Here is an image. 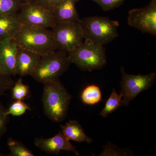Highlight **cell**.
<instances>
[{
	"instance_id": "1",
	"label": "cell",
	"mask_w": 156,
	"mask_h": 156,
	"mask_svg": "<svg viewBox=\"0 0 156 156\" xmlns=\"http://www.w3.org/2000/svg\"><path fill=\"white\" fill-rule=\"evenodd\" d=\"M44 85L42 102L45 115L53 122L64 121L67 116L72 96L59 78Z\"/></svg>"
},
{
	"instance_id": "2",
	"label": "cell",
	"mask_w": 156,
	"mask_h": 156,
	"mask_svg": "<svg viewBox=\"0 0 156 156\" xmlns=\"http://www.w3.org/2000/svg\"><path fill=\"white\" fill-rule=\"evenodd\" d=\"M48 29L20 25L12 40L18 47L44 56L57 50L52 30Z\"/></svg>"
},
{
	"instance_id": "3",
	"label": "cell",
	"mask_w": 156,
	"mask_h": 156,
	"mask_svg": "<svg viewBox=\"0 0 156 156\" xmlns=\"http://www.w3.org/2000/svg\"><path fill=\"white\" fill-rule=\"evenodd\" d=\"M79 23L83 30L85 41L104 46L119 37V22L108 17H84L80 19Z\"/></svg>"
},
{
	"instance_id": "4",
	"label": "cell",
	"mask_w": 156,
	"mask_h": 156,
	"mask_svg": "<svg viewBox=\"0 0 156 156\" xmlns=\"http://www.w3.org/2000/svg\"><path fill=\"white\" fill-rule=\"evenodd\" d=\"M71 64L67 53L56 50L41 56L30 76L37 82L45 83L59 78L67 71Z\"/></svg>"
},
{
	"instance_id": "5",
	"label": "cell",
	"mask_w": 156,
	"mask_h": 156,
	"mask_svg": "<svg viewBox=\"0 0 156 156\" xmlns=\"http://www.w3.org/2000/svg\"><path fill=\"white\" fill-rule=\"evenodd\" d=\"M68 55L71 63L84 71L101 69L106 64L104 47L94 43L84 41Z\"/></svg>"
},
{
	"instance_id": "6",
	"label": "cell",
	"mask_w": 156,
	"mask_h": 156,
	"mask_svg": "<svg viewBox=\"0 0 156 156\" xmlns=\"http://www.w3.org/2000/svg\"><path fill=\"white\" fill-rule=\"evenodd\" d=\"M52 32L56 50L67 53L84 42L83 34L79 22L56 23Z\"/></svg>"
},
{
	"instance_id": "7",
	"label": "cell",
	"mask_w": 156,
	"mask_h": 156,
	"mask_svg": "<svg viewBox=\"0 0 156 156\" xmlns=\"http://www.w3.org/2000/svg\"><path fill=\"white\" fill-rule=\"evenodd\" d=\"M120 71L122 74L120 94L122 96V106H127L138 94L149 89L155 80L154 72L145 75L129 74L123 67Z\"/></svg>"
},
{
	"instance_id": "8",
	"label": "cell",
	"mask_w": 156,
	"mask_h": 156,
	"mask_svg": "<svg viewBox=\"0 0 156 156\" xmlns=\"http://www.w3.org/2000/svg\"><path fill=\"white\" fill-rule=\"evenodd\" d=\"M17 15L22 25L52 29L56 23L51 11L34 2L23 3Z\"/></svg>"
},
{
	"instance_id": "9",
	"label": "cell",
	"mask_w": 156,
	"mask_h": 156,
	"mask_svg": "<svg viewBox=\"0 0 156 156\" xmlns=\"http://www.w3.org/2000/svg\"><path fill=\"white\" fill-rule=\"evenodd\" d=\"M128 24L143 33L156 36V0H151L148 5L128 12Z\"/></svg>"
},
{
	"instance_id": "10",
	"label": "cell",
	"mask_w": 156,
	"mask_h": 156,
	"mask_svg": "<svg viewBox=\"0 0 156 156\" xmlns=\"http://www.w3.org/2000/svg\"><path fill=\"white\" fill-rule=\"evenodd\" d=\"M34 144L38 148L51 154L58 155L61 151H66L72 152L76 155H79L76 147L71 144L61 131L50 138H35Z\"/></svg>"
},
{
	"instance_id": "11",
	"label": "cell",
	"mask_w": 156,
	"mask_h": 156,
	"mask_svg": "<svg viewBox=\"0 0 156 156\" xmlns=\"http://www.w3.org/2000/svg\"><path fill=\"white\" fill-rule=\"evenodd\" d=\"M17 45L12 39L1 42L0 48V73L9 76L17 75L16 54Z\"/></svg>"
},
{
	"instance_id": "12",
	"label": "cell",
	"mask_w": 156,
	"mask_h": 156,
	"mask_svg": "<svg viewBox=\"0 0 156 156\" xmlns=\"http://www.w3.org/2000/svg\"><path fill=\"white\" fill-rule=\"evenodd\" d=\"M41 56L37 53L17 46L16 61L17 75L21 76L31 75L36 68Z\"/></svg>"
},
{
	"instance_id": "13",
	"label": "cell",
	"mask_w": 156,
	"mask_h": 156,
	"mask_svg": "<svg viewBox=\"0 0 156 156\" xmlns=\"http://www.w3.org/2000/svg\"><path fill=\"white\" fill-rule=\"evenodd\" d=\"M76 0H64L52 11L56 23H75L80 21L76 9Z\"/></svg>"
},
{
	"instance_id": "14",
	"label": "cell",
	"mask_w": 156,
	"mask_h": 156,
	"mask_svg": "<svg viewBox=\"0 0 156 156\" xmlns=\"http://www.w3.org/2000/svg\"><path fill=\"white\" fill-rule=\"evenodd\" d=\"M61 128L62 133L69 140L88 144L93 141V140L86 134L83 128L78 121L69 120L65 125H62Z\"/></svg>"
},
{
	"instance_id": "15",
	"label": "cell",
	"mask_w": 156,
	"mask_h": 156,
	"mask_svg": "<svg viewBox=\"0 0 156 156\" xmlns=\"http://www.w3.org/2000/svg\"><path fill=\"white\" fill-rule=\"evenodd\" d=\"M20 25L17 14L0 16V42L13 39Z\"/></svg>"
},
{
	"instance_id": "16",
	"label": "cell",
	"mask_w": 156,
	"mask_h": 156,
	"mask_svg": "<svg viewBox=\"0 0 156 156\" xmlns=\"http://www.w3.org/2000/svg\"><path fill=\"white\" fill-rule=\"evenodd\" d=\"M102 98L100 87L96 85H90L85 88L81 93V99L85 104L95 105L99 103Z\"/></svg>"
},
{
	"instance_id": "17",
	"label": "cell",
	"mask_w": 156,
	"mask_h": 156,
	"mask_svg": "<svg viewBox=\"0 0 156 156\" xmlns=\"http://www.w3.org/2000/svg\"><path fill=\"white\" fill-rule=\"evenodd\" d=\"M121 106H122V96L117 93L114 88L99 115L103 118L107 117Z\"/></svg>"
},
{
	"instance_id": "18",
	"label": "cell",
	"mask_w": 156,
	"mask_h": 156,
	"mask_svg": "<svg viewBox=\"0 0 156 156\" xmlns=\"http://www.w3.org/2000/svg\"><path fill=\"white\" fill-rule=\"evenodd\" d=\"M7 145L10 150L8 156H34V154L22 143L12 138H9Z\"/></svg>"
},
{
	"instance_id": "19",
	"label": "cell",
	"mask_w": 156,
	"mask_h": 156,
	"mask_svg": "<svg viewBox=\"0 0 156 156\" xmlns=\"http://www.w3.org/2000/svg\"><path fill=\"white\" fill-rule=\"evenodd\" d=\"M23 4L20 0H0V16L17 14Z\"/></svg>"
},
{
	"instance_id": "20",
	"label": "cell",
	"mask_w": 156,
	"mask_h": 156,
	"mask_svg": "<svg viewBox=\"0 0 156 156\" xmlns=\"http://www.w3.org/2000/svg\"><path fill=\"white\" fill-rule=\"evenodd\" d=\"M11 89L12 98L16 100H23L25 99L29 92V87L23 83L21 78L15 82Z\"/></svg>"
},
{
	"instance_id": "21",
	"label": "cell",
	"mask_w": 156,
	"mask_h": 156,
	"mask_svg": "<svg viewBox=\"0 0 156 156\" xmlns=\"http://www.w3.org/2000/svg\"><path fill=\"white\" fill-rule=\"evenodd\" d=\"M30 108L28 105L23 100H16L6 110V113L8 115L13 116H20L25 113L27 110H30Z\"/></svg>"
},
{
	"instance_id": "22",
	"label": "cell",
	"mask_w": 156,
	"mask_h": 156,
	"mask_svg": "<svg viewBox=\"0 0 156 156\" xmlns=\"http://www.w3.org/2000/svg\"><path fill=\"white\" fill-rule=\"evenodd\" d=\"M131 154L129 151L120 149L110 143H108L104 146L102 153L98 156H130Z\"/></svg>"
},
{
	"instance_id": "23",
	"label": "cell",
	"mask_w": 156,
	"mask_h": 156,
	"mask_svg": "<svg viewBox=\"0 0 156 156\" xmlns=\"http://www.w3.org/2000/svg\"><path fill=\"white\" fill-rule=\"evenodd\" d=\"M76 2L83 0H76ZM96 3L104 11L114 10L122 5L125 0H91Z\"/></svg>"
},
{
	"instance_id": "24",
	"label": "cell",
	"mask_w": 156,
	"mask_h": 156,
	"mask_svg": "<svg viewBox=\"0 0 156 156\" xmlns=\"http://www.w3.org/2000/svg\"><path fill=\"white\" fill-rule=\"evenodd\" d=\"M6 110L0 101V139L5 134L9 123V115L6 113Z\"/></svg>"
},
{
	"instance_id": "25",
	"label": "cell",
	"mask_w": 156,
	"mask_h": 156,
	"mask_svg": "<svg viewBox=\"0 0 156 156\" xmlns=\"http://www.w3.org/2000/svg\"><path fill=\"white\" fill-rule=\"evenodd\" d=\"M14 83L15 82L11 78V76L0 73V92H5L11 89Z\"/></svg>"
},
{
	"instance_id": "26",
	"label": "cell",
	"mask_w": 156,
	"mask_h": 156,
	"mask_svg": "<svg viewBox=\"0 0 156 156\" xmlns=\"http://www.w3.org/2000/svg\"><path fill=\"white\" fill-rule=\"evenodd\" d=\"M64 0H34V2L52 12L53 9Z\"/></svg>"
},
{
	"instance_id": "27",
	"label": "cell",
	"mask_w": 156,
	"mask_h": 156,
	"mask_svg": "<svg viewBox=\"0 0 156 156\" xmlns=\"http://www.w3.org/2000/svg\"><path fill=\"white\" fill-rule=\"evenodd\" d=\"M20 2L23 3L33 2L34 0H20Z\"/></svg>"
},
{
	"instance_id": "28",
	"label": "cell",
	"mask_w": 156,
	"mask_h": 156,
	"mask_svg": "<svg viewBox=\"0 0 156 156\" xmlns=\"http://www.w3.org/2000/svg\"><path fill=\"white\" fill-rule=\"evenodd\" d=\"M5 92H0V97L1 96H2V95H5Z\"/></svg>"
},
{
	"instance_id": "29",
	"label": "cell",
	"mask_w": 156,
	"mask_h": 156,
	"mask_svg": "<svg viewBox=\"0 0 156 156\" xmlns=\"http://www.w3.org/2000/svg\"><path fill=\"white\" fill-rule=\"evenodd\" d=\"M7 156L6 155H5V154H3L2 153L0 152V156Z\"/></svg>"
},
{
	"instance_id": "30",
	"label": "cell",
	"mask_w": 156,
	"mask_h": 156,
	"mask_svg": "<svg viewBox=\"0 0 156 156\" xmlns=\"http://www.w3.org/2000/svg\"><path fill=\"white\" fill-rule=\"evenodd\" d=\"M1 42H0V48H1Z\"/></svg>"
}]
</instances>
